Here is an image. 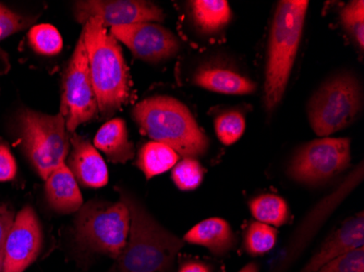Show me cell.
I'll return each mask as SVG.
<instances>
[{
    "mask_svg": "<svg viewBox=\"0 0 364 272\" xmlns=\"http://www.w3.org/2000/svg\"><path fill=\"white\" fill-rule=\"evenodd\" d=\"M44 244L42 224L32 206L14 217L6 241L3 272H24L40 256Z\"/></svg>",
    "mask_w": 364,
    "mask_h": 272,
    "instance_id": "cell-10",
    "label": "cell"
},
{
    "mask_svg": "<svg viewBox=\"0 0 364 272\" xmlns=\"http://www.w3.org/2000/svg\"><path fill=\"white\" fill-rule=\"evenodd\" d=\"M28 20L0 4V40L9 38L28 26Z\"/></svg>",
    "mask_w": 364,
    "mask_h": 272,
    "instance_id": "cell-28",
    "label": "cell"
},
{
    "mask_svg": "<svg viewBox=\"0 0 364 272\" xmlns=\"http://www.w3.org/2000/svg\"><path fill=\"white\" fill-rule=\"evenodd\" d=\"M132 116L154 142L173 148L183 158L206 154L210 141L189 108L169 96H153L134 106Z\"/></svg>",
    "mask_w": 364,
    "mask_h": 272,
    "instance_id": "cell-3",
    "label": "cell"
},
{
    "mask_svg": "<svg viewBox=\"0 0 364 272\" xmlns=\"http://www.w3.org/2000/svg\"><path fill=\"white\" fill-rule=\"evenodd\" d=\"M14 217L16 214L9 206L0 204V272H3L6 241L14 224Z\"/></svg>",
    "mask_w": 364,
    "mask_h": 272,
    "instance_id": "cell-29",
    "label": "cell"
},
{
    "mask_svg": "<svg viewBox=\"0 0 364 272\" xmlns=\"http://www.w3.org/2000/svg\"><path fill=\"white\" fill-rule=\"evenodd\" d=\"M192 83L196 87L227 95H249L255 93L257 85L245 75L218 65L200 67Z\"/></svg>",
    "mask_w": 364,
    "mask_h": 272,
    "instance_id": "cell-16",
    "label": "cell"
},
{
    "mask_svg": "<svg viewBox=\"0 0 364 272\" xmlns=\"http://www.w3.org/2000/svg\"><path fill=\"white\" fill-rule=\"evenodd\" d=\"M215 133L224 145L238 142L245 130V116L238 110H228L215 118Z\"/></svg>",
    "mask_w": 364,
    "mask_h": 272,
    "instance_id": "cell-24",
    "label": "cell"
},
{
    "mask_svg": "<svg viewBox=\"0 0 364 272\" xmlns=\"http://www.w3.org/2000/svg\"><path fill=\"white\" fill-rule=\"evenodd\" d=\"M60 114L65 118V128L69 133L75 132L77 126L97 116V102L82 34L63 77Z\"/></svg>",
    "mask_w": 364,
    "mask_h": 272,
    "instance_id": "cell-9",
    "label": "cell"
},
{
    "mask_svg": "<svg viewBox=\"0 0 364 272\" xmlns=\"http://www.w3.org/2000/svg\"><path fill=\"white\" fill-rule=\"evenodd\" d=\"M364 247V214H355L327 237L316 255L300 272H318L323 266L347 251Z\"/></svg>",
    "mask_w": 364,
    "mask_h": 272,
    "instance_id": "cell-14",
    "label": "cell"
},
{
    "mask_svg": "<svg viewBox=\"0 0 364 272\" xmlns=\"http://www.w3.org/2000/svg\"><path fill=\"white\" fill-rule=\"evenodd\" d=\"M18 173L16 158L9 146L0 143V182L11 181Z\"/></svg>",
    "mask_w": 364,
    "mask_h": 272,
    "instance_id": "cell-30",
    "label": "cell"
},
{
    "mask_svg": "<svg viewBox=\"0 0 364 272\" xmlns=\"http://www.w3.org/2000/svg\"><path fill=\"white\" fill-rule=\"evenodd\" d=\"M251 214L262 224L282 227L290 219L289 206L286 200L275 194H263L249 202Z\"/></svg>",
    "mask_w": 364,
    "mask_h": 272,
    "instance_id": "cell-21",
    "label": "cell"
},
{
    "mask_svg": "<svg viewBox=\"0 0 364 272\" xmlns=\"http://www.w3.org/2000/svg\"><path fill=\"white\" fill-rule=\"evenodd\" d=\"M318 272H364V247L343 254Z\"/></svg>",
    "mask_w": 364,
    "mask_h": 272,
    "instance_id": "cell-27",
    "label": "cell"
},
{
    "mask_svg": "<svg viewBox=\"0 0 364 272\" xmlns=\"http://www.w3.org/2000/svg\"><path fill=\"white\" fill-rule=\"evenodd\" d=\"M239 272H259V266L255 263H247V265L243 267Z\"/></svg>",
    "mask_w": 364,
    "mask_h": 272,
    "instance_id": "cell-32",
    "label": "cell"
},
{
    "mask_svg": "<svg viewBox=\"0 0 364 272\" xmlns=\"http://www.w3.org/2000/svg\"><path fill=\"white\" fill-rule=\"evenodd\" d=\"M81 34L87 48L98 111L103 116H112L127 103L130 95V77L122 47L98 18H90Z\"/></svg>",
    "mask_w": 364,
    "mask_h": 272,
    "instance_id": "cell-2",
    "label": "cell"
},
{
    "mask_svg": "<svg viewBox=\"0 0 364 272\" xmlns=\"http://www.w3.org/2000/svg\"><path fill=\"white\" fill-rule=\"evenodd\" d=\"M190 5L194 22L206 33L223 30L232 18L230 6L225 0H193Z\"/></svg>",
    "mask_w": 364,
    "mask_h": 272,
    "instance_id": "cell-19",
    "label": "cell"
},
{
    "mask_svg": "<svg viewBox=\"0 0 364 272\" xmlns=\"http://www.w3.org/2000/svg\"><path fill=\"white\" fill-rule=\"evenodd\" d=\"M361 108L359 81L355 75L343 73L325 82L311 98L309 121L318 136H328L350 126Z\"/></svg>",
    "mask_w": 364,
    "mask_h": 272,
    "instance_id": "cell-7",
    "label": "cell"
},
{
    "mask_svg": "<svg viewBox=\"0 0 364 272\" xmlns=\"http://www.w3.org/2000/svg\"><path fill=\"white\" fill-rule=\"evenodd\" d=\"M183 240L190 244L205 247L215 256H225L237 244V236L230 224L220 218L201 221L186 233Z\"/></svg>",
    "mask_w": 364,
    "mask_h": 272,
    "instance_id": "cell-17",
    "label": "cell"
},
{
    "mask_svg": "<svg viewBox=\"0 0 364 272\" xmlns=\"http://www.w3.org/2000/svg\"><path fill=\"white\" fill-rule=\"evenodd\" d=\"M341 23L360 49L364 47V3L353 0L341 11Z\"/></svg>",
    "mask_w": 364,
    "mask_h": 272,
    "instance_id": "cell-26",
    "label": "cell"
},
{
    "mask_svg": "<svg viewBox=\"0 0 364 272\" xmlns=\"http://www.w3.org/2000/svg\"><path fill=\"white\" fill-rule=\"evenodd\" d=\"M277 230L269 224L255 221L245 231L243 249L251 256H262L275 246Z\"/></svg>",
    "mask_w": 364,
    "mask_h": 272,
    "instance_id": "cell-22",
    "label": "cell"
},
{
    "mask_svg": "<svg viewBox=\"0 0 364 272\" xmlns=\"http://www.w3.org/2000/svg\"><path fill=\"white\" fill-rule=\"evenodd\" d=\"M110 34L130 49L136 58L156 63L175 56L180 49L177 36L154 23L112 26Z\"/></svg>",
    "mask_w": 364,
    "mask_h": 272,
    "instance_id": "cell-12",
    "label": "cell"
},
{
    "mask_svg": "<svg viewBox=\"0 0 364 272\" xmlns=\"http://www.w3.org/2000/svg\"><path fill=\"white\" fill-rule=\"evenodd\" d=\"M75 227L82 244L116 259L128 241L130 212L122 200L117 202L91 200L77 212Z\"/></svg>",
    "mask_w": 364,
    "mask_h": 272,
    "instance_id": "cell-6",
    "label": "cell"
},
{
    "mask_svg": "<svg viewBox=\"0 0 364 272\" xmlns=\"http://www.w3.org/2000/svg\"><path fill=\"white\" fill-rule=\"evenodd\" d=\"M130 212L126 246L110 272H168L183 242L164 229L136 198L119 190Z\"/></svg>",
    "mask_w": 364,
    "mask_h": 272,
    "instance_id": "cell-1",
    "label": "cell"
},
{
    "mask_svg": "<svg viewBox=\"0 0 364 272\" xmlns=\"http://www.w3.org/2000/svg\"><path fill=\"white\" fill-rule=\"evenodd\" d=\"M351 143L347 138L314 140L296 151L288 173L294 181L321 185L341 175L351 161Z\"/></svg>",
    "mask_w": 364,
    "mask_h": 272,
    "instance_id": "cell-8",
    "label": "cell"
},
{
    "mask_svg": "<svg viewBox=\"0 0 364 272\" xmlns=\"http://www.w3.org/2000/svg\"><path fill=\"white\" fill-rule=\"evenodd\" d=\"M204 178V168L194 158H183L177 163L171 173V179L181 191H192L201 185Z\"/></svg>",
    "mask_w": 364,
    "mask_h": 272,
    "instance_id": "cell-25",
    "label": "cell"
},
{
    "mask_svg": "<svg viewBox=\"0 0 364 272\" xmlns=\"http://www.w3.org/2000/svg\"><path fill=\"white\" fill-rule=\"evenodd\" d=\"M45 197L57 214H73L83 206L79 184L65 163L45 180Z\"/></svg>",
    "mask_w": 364,
    "mask_h": 272,
    "instance_id": "cell-15",
    "label": "cell"
},
{
    "mask_svg": "<svg viewBox=\"0 0 364 272\" xmlns=\"http://www.w3.org/2000/svg\"><path fill=\"white\" fill-rule=\"evenodd\" d=\"M179 161V155L167 145L159 142H150L143 145L139 151V169L144 173L147 180L173 169Z\"/></svg>",
    "mask_w": 364,
    "mask_h": 272,
    "instance_id": "cell-20",
    "label": "cell"
},
{
    "mask_svg": "<svg viewBox=\"0 0 364 272\" xmlns=\"http://www.w3.org/2000/svg\"><path fill=\"white\" fill-rule=\"evenodd\" d=\"M70 143V155L65 165L77 184L90 189H101L105 186L108 183L107 165L97 149L75 133L71 135Z\"/></svg>",
    "mask_w": 364,
    "mask_h": 272,
    "instance_id": "cell-13",
    "label": "cell"
},
{
    "mask_svg": "<svg viewBox=\"0 0 364 272\" xmlns=\"http://www.w3.org/2000/svg\"><path fill=\"white\" fill-rule=\"evenodd\" d=\"M308 0H282L276 7L267 49L264 106L269 114L283 99L301 42Z\"/></svg>",
    "mask_w": 364,
    "mask_h": 272,
    "instance_id": "cell-4",
    "label": "cell"
},
{
    "mask_svg": "<svg viewBox=\"0 0 364 272\" xmlns=\"http://www.w3.org/2000/svg\"><path fill=\"white\" fill-rule=\"evenodd\" d=\"M179 272H212L210 266L201 261H188L180 268Z\"/></svg>",
    "mask_w": 364,
    "mask_h": 272,
    "instance_id": "cell-31",
    "label": "cell"
},
{
    "mask_svg": "<svg viewBox=\"0 0 364 272\" xmlns=\"http://www.w3.org/2000/svg\"><path fill=\"white\" fill-rule=\"evenodd\" d=\"M75 19L85 24L90 18H98L104 26L163 22V10L144 0H87L75 5Z\"/></svg>",
    "mask_w": 364,
    "mask_h": 272,
    "instance_id": "cell-11",
    "label": "cell"
},
{
    "mask_svg": "<svg viewBox=\"0 0 364 272\" xmlns=\"http://www.w3.org/2000/svg\"><path fill=\"white\" fill-rule=\"evenodd\" d=\"M28 44L36 54L42 56H56L63 50V38L52 24H38L28 34Z\"/></svg>",
    "mask_w": 364,
    "mask_h": 272,
    "instance_id": "cell-23",
    "label": "cell"
},
{
    "mask_svg": "<svg viewBox=\"0 0 364 272\" xmlns=\"http://www.w3.org/2000/svg\"><path fill=\"white\" fill-rule=\"evenodd\" d=\"M94 147L103 151L108 161L124 163L134 158V144L129 141L126 122L120 118L112 119L96 133Z\"/></svg>",
    "mask_w": 364,
    "mask_h": 272,
    "instance_id": "cell-18",
    "label": "cell"
},
{
    "mask_svg": "<svg viewBox=\"0 0 364 272\" xmlns=\"http://www.w3.org/2000/svg\"><path fill=\"white\" fill-rule=\"evenodd\" d=\"M18 121L24 154L45 181L68 157L70 140L65 118L60 112L49 116L23 109Z\"/></svg>",
    "mask_w": 364,
    "mask_h": 272,
    "instance_id": "cell-5",
    "label": "cell"
}]
</instances>
